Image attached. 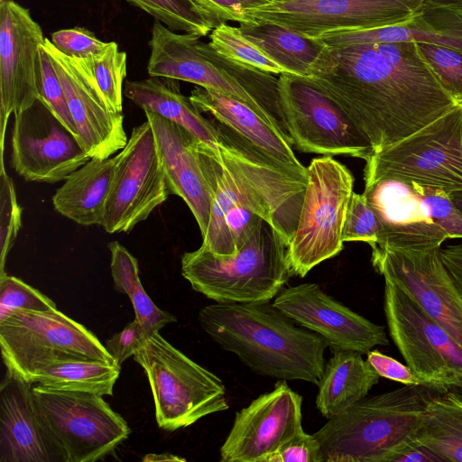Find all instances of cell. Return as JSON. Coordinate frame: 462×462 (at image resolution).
Here are the masks:
<instances>
[{
  "instance_id": "1",
  "label": "cell",
  "mask_w": 462,
  "mask_h": 462,
  "mask_svg": "<svg viewBox=\"0 0 462 462\" xmlns=\"http://www.w3.org/2000/svg\"><path fill=\"white\" fill-rule=\"evenodd\" d=\"M308 81L336 101L381 151L457 106L418 43L325 44Z\"/></svg>"
},
{
  "instance_id": "2",
  "label": "cell",
  "mask_w": 462,
  "mask_h": 462,
  "mask_svg": "<svg viewBox=\"0 0 462 462\" xmlns=\"http://www.w3.org/2000/svg\"><path fill=\"white\" fill-rule=\"evenodd\" d=\"M198 319L213 341L257 374L319 384L326 341L273 303L216 302L203 307Z\"/></svg>"
},
{
  "instance_id": "3",
  "label": "cell",
  "mask_w": 462,
  "mask_h": 462,
  "mask_svg": "<svg viewBox=\"0 0 462 462\" xmlns=\"http://www.w3.org/2000/svg\"><path fill=\"white\" fill-rule=\"evenodd\" d=\"M440 393L403 384L365 397L313 434L324 462H386L393 452L416 439L429 402Z\"/></svg>"
},
{
  "instance_id": "4",
  "label": "cell",
  "mask_w": 462,
  "mask_h": 462,
  "mask_svg": "<svg viewBox=\"0 0 462 462\" xmlns=\"http://www.w3.org/2000/svg\"><path fill=\"white\" fill-rule=\"evenodd\" d=\"M199 38L178 33L155 21L149 41V76L187 81L237 98L287 134L278 79L225 59Z\"/></svg>"
},
{
  "instance_id": "5",
  "label": "cell",
  "mask_w": 462,
  "mask_h": 462,
  "mask_svg": "<svg viewBox=\"0 0 462 462\" xmlns=\"http://www.w3.org/2000/svg\"><path fill=\"white\" fill-rule=\"evenodd\" d=\"M181 274L193 290L223 303L271 301L293 275L287 243L264 219L233 255L202 245L183 254Z\"/></svg>"
},
{
  "instance_id": "6",
  "label": "cell",
  "mask_w": 462,
  "mask_h": 462,
  "mask_svg": "<svg viewBox=\"0 0 462 462\" xmlns=\"http://www.w3.org/2000/svg\"><path fill=\"white\" fill-rule=\"evenodd\" d=\"M152 393L158 426L176 430L229 408L220 378L175 348L159 332L134 355Z\"/></svg>"
},
{
  "instance_id": "7",
  "label": "cell",
  "mask_w": 462,
  "mask_h": 462,
  "mask_svg": "<svg viewBox=\"0 0 462 462\" xmlns=\"http://www.w3.org/2000/svg\"><path fill=\"white\" fill-rule=\"evenodd\" d=\"M0 346L6 372L32 384L41 371L55 363L116 364L90 330L58 310L17 311L0 321Z\"/></svg>"
},
{
  "instance_id": "8",
  "label": "cell",
  "mask_w": 462,
  "mask_h": 462,
  "mask_svg": "<svg viewBox=\"0 0 462 462\" xmlns=\"http://www.w3.org/2000/svg\"><path fill=\"white\" fill-rule=\"evenodd\" d=\"M42 425L62 462H94L113 454L131 433L103 396L32 386Z\"/></svg>"
},
{
  "instance_id": "9",
  "label": "cell",
  "mask_w": 462,
  "mask_h": 462,
  "mask_svg": "<svg viewBox=\"0 0 462 462\" xmlns=\"http://www.w3.org/2000/svg\"><path fill=\"white\" fill-rule=\"evenodd\" d=\"M353 186L349 169L332 156L311 160L298 225L288 245L293 275L305 277L342 251V230Z\"/></svg>"
},
{
  "instance_id": "10",
  "label": "cell",
  "mask_w": 462,
  "mask_h": 462,
  "mask_svg": "<svg viewBox=\"0 0 462 462\" xmlns=\"http://www.w3.org/2000/svg\"><path fill=\"white\" fill-rule=\"evenodd\" d=\"M364 180L396 179L462 193V106L365 159Z\"/></svg>"
},
{
  "instance_id": "11",
  "label": "cell",
  "mask_w": 462,
  "mask_h": 462,
  "mask_svg": "<svg viewBox=\"0 0 462 462\" xmlns=\"http://www.w3.org/2000/svg\"><path fill=\"white\" fill-rule=\"evenodd\" d=\"M383 310L389 334L406 365L431 387L462 397V347L388 279Z\"/></svg>"
},
{
  "instance_id": "12",
  "label": "cell",
  "mask_w": 462,
  "mask_h": 462,
  "mask_svg": "<svg viewBox=\"0 0 462 462\" xmlns=\"http://www.w3.org/2000/svg\"><path fill=\"white\" fill-rule=\"evenodd\" d=\"M278 92L288 134L298 150L365 161L372 152L347 113L305 78L279 75Z\"/></svg>"
},
{
  "instance_id": "13",
  "label": "cell",
  "mask_w": 462,
  "mask_h": 462,
  "mask_svg": "<svg viewBox=\"0 0 462 462\" xmlns=\"http://www.w3.org/2000/svg\"><path fill=\"white\" fill-rule=\"evenodd\" d=\"M426 0H274L246 11L252 24L272 23L309 39L411 19Z\"/></svg>"
},
{
  "instance_id": "14",
  "label": "cell",
  "mask_w": 462,
  "mask_h": 462,
  "mask_svg": "<svg viewBox=\"0 0 462 462\" xmlns=\"http://www.w3.org/2000/svg\"><path fill=\"white\" fill-rule=\"evenodd\" d=\"M115 165L101 226L107 233L129 232L168 199L156 139L146 120L135 126Z\"/></svg>"
},
{
  "instance_id": "15",
  "label": "cell",
  "mask_w": 462,
  "mask_h": 462,
  "mask_svg": "<svg viewBox=\"0 0 462 462\" xmlns=\"http://www.w3.org/2000/svg\"><path fill=\"white\" fill-rule=\"evenodd\" d=\"M440 248L374 246L371 262L462 347V293L443 263Z\"/></svg>"
},
{
  "instance_id": "16",
  "label": "cell",
  "mask_w": 462,
  "mask_h": 462,
  "mask_svg": "<svg viewBox=\"0 0 462 462\" xmlns=\"http://www.w3.org/2000/svg\"><path fill=\"white\" fill-rule=\"evenodd\" d=\"M90 159L79 139L39 100L14 115L11 162L25 180H65Z\"/></svg>"
},
{
  "instance_id": "17",
  "label": "cell",
  "mask_w": 462,
  "mask_h": 462,
  "mask_svg": "<svg viewBox=\"0 0 462 462\" xmlns=\"http://www.w3.org/2000/svg\"><path fill=\"white\" fill-rule=\"evenodd\" d=\"M43 32L30 10L14 0L0 2V149L4 166L8 119L38 100L40 48Z\"/></svg>"
},
{
  "instance_id": "18",
  "label": "cell",
  "mask_w": 462,
  "mask_h": 462,
  "mask_svg": "<svg viewBox=\"0 0 462 462\" xmlns=\"http://www.w3.org/2000/svg\"><path fill=\"white\" fill-rule=\"evenodd\" d=\"M63 88L79 141L90 158L107 159L127 143L124 115L99 88L88 63L61 53L45 38L42 44Z\"/></svg>"
},
{
  "instance_id": "19",
  "label": "cell",
  "mask_w": 462,
  "mask_h": 462,
  "mask_svg": "<svg viewBox=\"0 0 462 462\" xmlns=\"http://www.w3.org/2000/svg\"><path fill=\"white\" fill-rule=\"evenodd\" d=\"M302 397L286 380L259 395L236 413L220 448L222 462H263L284 442L303 430Z\"/></svg>"
},
{
  "instance_id": "20",
  "label": "cell",
  "mask_w": 462,
  "mask_h": 462,
  "mask_svg": "<svg viewBox=\"0 0 462 462\" xmlns=\"http://www.w3.org/2000/svg\"><path fill=\"white\" fill-rule=\"evenodd\" d=\"M273 305L301 327L326 341L333 352L366 354L376 346H387L385 328L338 302L316 283L283 288Z\"/></svg>"
},
{
  "instance_id": "21",
  "label": "cell",
  "mask_w": 462,
  "mask_h": 462,
  "mask_svg": "<svg viewBox=\"0 0 462 462\" xmlns=\"http://www.w3.org/2000/svg\"><path fill=\"white\" fill-rule=\"evenodd\" d=\"M363 194L381 226L374 246L429 248L441 246L449 238L426 214L409 182L389 178L365 180Z\"/></svg>"
},
{
  "instance_id": "22",
  "label": "cell",
  "mask_w": 462,
  "mask_h": 462,
  "mask_svg": "<svg viewBox=\"0 0 462 462\" xmlns=\"http://www.w3.org/2000/svg\"><path fill=\"white\" fill-rule=\"evenodd\" d=\"M143 111L156 139L168 192L185 201L203 236L211 197L199 164V139L181 125L150 110Z\"/></svg>"
},
{
  "instance_id": "23",
  "label": "cell",
  "mask_w": 462,
  "mask_h": 462,
  "mask_svg": "<svg viewBox=\"0 0 462 462\" xmlns=\"http://www.w3.org/2000/svg\"><path fill=\"white\" fill-rule=\"evenodd\" d=\"M328 47L363 43H430L462 50V0H426L411 19L398 23L324 33Z\"/></svg>"
},
{
  "instance_id": "24",
  "label": "cell",
  "mask_w": 462,
  "mask_h": 462,
  "mask_svg": "<svg viewBox=\"0 0 462 462\" xmlns=\"http://www.w3.org/2000/svg\"><path fill=\"white\" fill-rule=\"evenodd\" d=\"M32 384L6 372L0 387V462H57L37 414Z\"/></svg>"
},
{
  "instance_id": "25",
  "label": "cell",
  "mask_w": 462,
  "mask_h": 462,
  "mask_svg": "<svg viewBox=\"0 0 462 462\" xmlns=\"http://www.w3.org/2000/svg\"><path fill=\"white\" fill-rule=\"evenodd\" d=\"M200 113L208 114L262 152L307 177V168L295 156L291 141L245 102L213 89L195 88L189 97Z\"/></svg>"
},
{
  "instance_id": "26",
  "label": "cell",
  "mask_w": 462,
  "mask_h": 462,
  "mask_svg": "<svg viewBox=\"0 0 462 462\" xmlns=\"http://www.w3.org/2000/svg\"><path fill=\"white\" fill-rule=\"evenodd\" d=\"M124 95L143 110H150L169 119L195 135L213 152L217 149V121L202 116L180 88L179 80L149 77L126 81Z\"/></svg>"
},
{
  "instance_id": "27",
  "label": "cell",
  "mask_w": 462,
  "mask_h": 462,
  "mask_svg": "<svg viewBox=\"0 0 462 462\" xmlns=\"http://www.w3.org/2000/svg\"><path fill=\"white\" fill-rule=\"evenodd\" d=\"M114 165V157L91 158L56 190L52 197L54 208L81 226H101Z\"/></svg>"
},
{
  "instance_id": "28",
  "label": "cell",
  "mask_w": 462,
  "mask_h": 462,
  "mask_svg": "<svg viewBox=\"0 0 462 462\" xmlns=\"http://www.w3.org/2000/svg\"><path fill=\"white\" fill-rule=\"evenodd\" d=\"M325 364L316 406L328 420L367 396L380 375L355 351H336Z\"/></svg>"
},
{
  "instance_id": "29",
  "label": "cell",
  "mask_w": 462,
  "mask_h": 462,
  "mask_svg": "<svg viewBox=\"0 0 462 462\" xmlns=\"http://www.w3.org/2000/svg\"><path fill=\"white\" fill-rule=\"evenodd\" d=\"M416 439L444 461L462 462V397L440 393L429 402Z\"/></svg>"
},
{
  "instance_id": "30",
  "label": "cell",
  "mask_w": 462,
  "mask_h": 462,
  "mask_svg": "<svg viewBox=\"0 0 462 462\" xmlns=\"http://www.w3.org/2000/svg\"><path fill=\"white\" fill-rule=\"evenodd\" d=\"M239 27L245 36L297 77H309L325 47L319 39L305 38L276 24H240Z\"/></svg>"
},
{
  "instance_id": "31",
  "label": "cell",
  "mask_w": 462,
  "mask_h": 462,
  "mask_svg": "<svg viewBox=\"0 0 462 462\" xmlns=\"http://www.w3.org/2000/svg\"><path fill=\"white\" fill-rule=\"evenodd\" d=\"M120 369L116 364L99 361H64L41 371L34 383L57 390L112 395Z\"/></svg>"
},
{
  "instance_id": "32",
  "label": "cell",
  "mask_w": 462,
  "mask_h": 462,
  "mask_svg": "<svg viewBox=\"0 0 462 462\" xmlns=\"http://www.w3.org/2000/svg\"><path fill=\"white\" fill-rule=\"evenodd\" d=\"M208 38V43L219 55L236 64L270 74L292 75L245 36L240 27L221 23L210 32Z\"/></svg>"
},
{
  "instance_id": "33",
  "label": "cell",
  "mask_w": 462,
  "mask_h": 462,
  "mask_svg": "<svg viewBox=\"0 0 462 462\" xmlns=\"http://www.w3.org/2000/svg\"><path fill=\"white\" fill-rule=\"evenodd\" d=\"M174 32L199 37L216 27L189 0H126Z\"/></svg>"
},
{
  "instance_id": "34",
  "label": "cell",
  "mask_w": 462,
  "mask_h": 462,
  "mask_svg": "<svg viewBox=\"0 0 462 462\" xmlns=\"http://www.w3.org/2000/svg\"><path fill=\"white\" fill-rule=\"evenodd\" d=\"M89 66L92 74L110 106L123 113L124 80L126 77V53L118 49L115 42L99 55L83 60Z\"/></svg>"
},
{
  "instance_id": "35",
  "label": "cell",
  "mask_w": 462,
  "mask_h": 462,
  "mask_svg": "<svg viewBox=\"0 0 462 462\" xmlns=\"http://www.w3.org/2000/svg\"><path fill=\"white\" fill-rule=\"evenodd\" d=\"M53 300L22 280L0 275V321L17 311H51Z\"/></svg>"
},
{
  "instance_id": "36",
  "label": "cell",
  "mask_w": 462,
  "mask_h": 462,
  "mask_svg": "<svg viewBox=\"0 0 462 462\" xmlns=\"http://www.w3.org/2000/svg\"><path fill=\"white\" fill-rule=\"evenodd\" d=\"M426 214L449 238H462V212L455 205L452 193L444 189L409 182Z\"/></svg>"
},
{
  "instance_id": "37",
  "label": "cell",
  "mask_w": 462,
  "mask_h": 462,
  "mask_svg": "<svg viewBox=\"0 0 462 462\" xmlns=\"http://www.w3.org/2000/svg\"><path fill=\"white\" fill-rule=\"evenodd\" d=\"M38 100L79 139V134L70 114L65 93L51 60L41 45L38 71Z\"/></svg>"
},
{
  "instance_id": "38",
  "label": "cell",
  "mask_w": 462,
  "mask_h": 462,
  "mask_svg": "<svg viewBox=\"0 0 462 462\" xmlns=\"http://www.w3.org/2000/svg\"><path fill=\"white\" fill-rule=\"evenodd\" d=\"M427 61L457 106H462V50L418 43Z\"/></svg>"
},
{
  "instance_id": "39",
  "label": "cell",
  "mask_w": 462,
  "mask_h": 462,
  "mask_svg": "<svg viewBox=\"0 0 462 462\" xmlns=\"http://www.w3.org/2000/svg\"><path fill=\"white\" fill-rule=\"evenodd\" d=\"M380 233L378 217L364 194L353 192L343 226V242H365L373 247L378 243Z\"/></svg>"
},
{
  "instance_id": "40",
  "label": "cell",
  "mask_w": 462,
  "mask_h": 462,
  "mask_svg": "<svg viewBox=\"0 0 462 462\" xmlns=\"http://www.w3.org/2000/svg\"><path fill=\"white\" fill-rule=\"evenodd\" d=\"M22 225V208L17 202L12 179L5 167L0 169V275Z\"/></svg>"
},
{
  "instance_id": "41",
  "label": "cell",
  "mask_w": 462,
  "mask_h": 462,
  "mask_svg": "<svg viewBox=\"0 0 462 462\" xmlns=\"http://www.w3.org/2000/svg\"><path fill=\"white\" fill-rule=\"evenodd\" d=\"M50 41L61 53L86 60L101 54L109 44L82 27L56 31L51 34Z\"/></svg>"
},
{
  "instance_id": "42",
  "label": "cell",
  "mask_w": 462,
  "mask_h": 462,
  "mask_svg": "<svg viewBox=\"0 0 462 462\" xmlns=\"http://www.w3.org/2000/svg\"><path fill=\"white\" fill-rule=\"evenodd\" d=\"M217 26L226 21L251 25L246 11L258 8L274 0H189Z\"/></svg>"
},
{
  "instance_id": "43",
  "label": "cell",
  "mask_w": 462,
  "mask_h": 462,
  "mask_svg": "<svg viewBox=\"0 0 462 462\" xmlns=\"http://www.w3.org/2000/svg\"><path fill=\"white\" fill-rule=\"evenodd\" d=\"M263 462H324V458L316 437L302 430L281 445Z\"/></svg>"
},
{
  "instance_id": "44",
  "label": "cell",
  "mask_w": 462,
  "mask_h": 462,
  "mask_svg": "<svg viewBox=\"0 0 462 462\" xmlns=\"http://www.w3.org/2000/svg\"><path fill=\"white\" fill-rule=\"evenodd\" d=\"M129 298L134 310L135 319L139 322L146 338L159 332L165 325L176 321L174 316L162 310L153 303L141 282H138Z\"/></svg>"
},
{
  "instance_id": "45",
  "label": "cell",
  "mask_w": 462,
  "mask_h": 462,
  "mask_svg": "<svg viewBox=\"0 0 462 462\" xmlns=\"http://www.w3.org/2000/svg\"><path fill=\"white\" fill-rule=\"evenodd\" d=\"M111 254V273L117 291L130 297L139 278L137 259L117 241L108 245Z\"/></svg>"
},
{
  "instance_id": "46",
  "label": "cell",
  "mask_w": 462,
  "mask_h": 462,
  "mask_svg": "<svg viewBox=\"0 0 462 462\" xmlns=\"http://www.w3.org/2000/svg\"><path fill=\"white\" fill-rule=\"evenodd\" d=\"M366 356L367 362L377 372L380 377H384L404 385H425L431 387L427 381L414 373L407 365H404L396 359L378 350H370L366 353Z\"/></svg>"
},
{
  "instance_id": "47",
  "label": "cell",
  "mask_w": 462,
  "mask_h": 462,
  "mask_svg": "<svg viewBox=\"0 0 462 462\" xmlns=\"http://www.w3.org/2000/svg\"><path fill=\"white\" fill-rule=\"evenodd\" d=\"M139 322L134 319L128 323L123 330L113 335L105 346L112 356L116 365H121L144 345L146 341Z\"/></svg>"
},
{
  "instance_id": "48",
  "label": "cell",
  "mask_w": 462,
  "mask_h": 462,
  "mask_svg": "<svg viewBox=\"0 0 462 462\" xmlns=\"http://www.w3.org/2000/svg\"><path fill=\"white\" fill-rule=\"evenodd\" d=\"M387 461L441 462L444 459L415 439L393 452L387 457Z\"/></svg>"
},
{
  "instance_id": "49",
  "label": "cell",
  "mask_w": 462,
  "mask_h": 462,
  "mask_svg": "<svg viewBox=\"0 0 462 462\" xmlns=\"http://www.w3.org/2000/svg\"><path fill=\"white\" fill-rule=\"evenodd\" d=\"M441 258L462 293V242L440 248Z\"/></svg>"
},
{
  "instance_id": "50",
  "label": "cell",
  "mask_w": 462,
  "mask_h": 462,
  "mask_svg": "<svg viewBox=\"0 0 462 462\" xmlns=\"http://www.w3.org/2000/svg\"><path fill=\"white\" fill-rule=\"evenodd\" d=\"M143 461L145 462H161V461H186L185 458L172 455L170 453L162 454H147L143 457Z\"/></svg>"
},
{
  "instance_id": "51",
  "label": "cell",
  "mask_w": 462,
  "mask_h": 462,
  "mask_svg": "<svg viewBox=\"0 0 462 462\" xmlns=\"http://www.w3.org/2000/svg\"><path fill=\"white\" fill-rule=\"evenodd\" d=\"M452 199H453L455 205L462 212V193L461 192L452 193Z\"/></svg>"
}]
</instances>
